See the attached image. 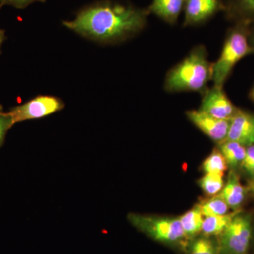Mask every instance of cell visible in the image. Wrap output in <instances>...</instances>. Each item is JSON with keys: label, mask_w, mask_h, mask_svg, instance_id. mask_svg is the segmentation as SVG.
<instances>
[{"label": "cell", "mask_w": 254, "mask_h": 254, "mask_svg": "<svg viewBox=\"0 0 254 254\" xmlns=\"http://www.w3.org/2000/svg\"><path fill=\"white\" fill-rule=\"evenodd\" d=\"M148 9L113 0H100L77 11L63 24L78 35L100 44L124 43L139 34L146 26Z\"/></svg>", "instance_id": "obj_1"}, {"label": "cell", "mask_w": 254, "mask_h": 254, "mask_svg": "<svg viewBox=\"0 0 254 254\" xmlns=\"http://www.w3.org/2000/svg\"><path fill=\"white\" fill-rule=\"evenodd\" d=\"M213 64L208 60V52L203 45L194 47L190 53L165 76L164 89L168 93L193 92L200 95L212 81Z\"/></svg>", "instance_id": "obj_2"}, {"label": "cell", "mask_w": 254, "mask_h": 254, "mask_svg": "<svg viewBox=\"0 0 254 254\" xmlns=\"http://www.w3.org/2000/svg\"><path fill=\"white\" fill-rule=\"evenodd\" d=\"M250 24L245 21L236 22L227 32L220 56L213 64V86L223 87L237 64L254 54L250 43Z\"/></svg>", "instance_id": "obj_3"}, {"label": "cell", "mask_w": 254, "mask_h": 254, "mask_svg": "<svg viewBox=\"0 0 254 254\" xmlns=\"http://www.w3.org/2000/svg\"><path fill=\"white\" fill-rule=\"evenodd\" d=\"M128 220L139 231L159 242L175 243L186 237L179 218L131 213Z\"/></svg>", "instance_id": "obj_4"}, {"label": "cell", "mask_w": 254, "mask_h": 254, "mask_svg": "<svg viewBox=\"0 0 254 254\" xmlns=\"http://www.w3.org/2000/svg\"><path fill=\"white\" fill-rule=\"evenodd\" d=\"M252 235V225L248 214L237 213L220 235L222 254H247Z\"/></svg>", "instance_id": "obj_5"}, {"label": "cell", "mask_w": 254, "mask_h": 254, "mask_svg": "<svg viewBox=\"0 0 254 254\" xmlns=\"http://www.w3.org/2000/svg\"><path fill=\"white\" fill-rule=\"evenodd\" d=\"M65 105L59 98L50 95H38L22 105L10 109L9 113L13 124L26 120L41 119L58 113L64 108Z\"/></svg>", "instance_id": "obj_6"}, {"label": "cell", "mask_w": 254, "mask_h": 254, "mask_svg": "<svg viewBox=\"0 0 254 254\" xmlns=\"http://www.w3.org/2000/svg\"><path fill=\"white\" fill-rule=\"evenodd\" d=\"M202 95L200 110L222 120H231L238 108L228 98L223 87L213 86Z\"/></svg>", "instance_id": "obj_7"}, {"label": "cell", "mask_w": 254, "mask_h": 254, "mask_svg": "<svg viewBox=\"0 0 254 254\" xmlns=\"http://www.w3.org/2000/svg\"><path fill=\"white\" fill-rule=\"evenodd\" d=\"M187 116L190 123L218 144L227 139L230 120L214 118L200 110L187 112Z\"/></svg>", "instance_id": "obj_8"}, {"label": "cell", "mask_w": 254, "mask_h": 254, "mask_svg": "<svg viewBox=\"0 0 254 254\" xmlns=\"http://www.w3.org/2000/svg\"><path fill=\"white\" fill-rule=\"evenodd\" d=\"M225 9L222 0H187L185 4L184 26L203 24L219 11Z\"/></svg>", "instance_id": "obj_9"}, {"label": "cell", "mask_w": 254, "mask_h": 254, "mask_svg": "<svg viewBox=\"0 0 254 254\" xmlns=\"http://www.w3.org/2000/svg\"><path fill=\"white\" fill-rule=\"evenodd\" d=\"M245 147L254 145V114L238 109L230 120L227 139Z\"/></svg>", "instance_id": "obj_10"}, {"label": "cell", "mask_w": 254, "mask_h": 254, "mask_svg": "<svg viewBox=\"0 0 254 254\" xmlns=\"http://www.w3.org/2000/svg\"><path fill=\"white\" fill-rule=\"evenodd\" d=\"M187 0H153L147 8L148 12L154 14L168 24H175L185 9Z\"/></svg>", "instance_id": "obj_11"}, {"label": "cell", "mask_w": 254, "mask_h": 254, "mask_svg": "<svg viewBox=\"0 0 254 254\" xmlns=\"http://www.w3.org/2000/svg\"><path fill=\"white\" fill-rule=\"evenodd\" d=\"M246 194L247 190L234 172L230 173L226 185H224L219 193L229 207L232 208H239L245 200Z\"/></svg>", "instance_id": "obj_12"}, {"label": "cell", "mask_w": 254, "mask_h": 254, "mask_svg": "<svg viewBox=\"0 0 254 254\" xmlns=\"http://www.w3.org/2000/svg\"><path fill=\"white\" fill-rule=\"evenodd\" d=\"M225 11L235 22H254V0H228Z\"/></svg>", "instance_id": "obj_13"}, {"label": "cell", "mask_w": 254, "mask_h": 254, "mask_svg": "<svg viewBox=\"0 0 254 254\" xmlns=\"http://www.w3.org/2000/svg\"><path fill=\"white\" fill-rule=\"evenodd\" d=\"M218 145V149L223 155L228 166L235 168L241 165L245 158L247 147L230 140H225Z\"/></svg>", "instance_id": "obj_14"}, {"label": "cell", "mask_w": 254, "mask_h": 254, "mask_svg": "<svg viewBox=\"0 0 254 254\" xmlns=\"http://www.w3.org/2000/svg\"><path fill=\"white\" fill-rule=\"evenodd\" d=\"M185 236L193 237L201 232L204 216L197 205L182 215L180 218Z\"/></svg>", "instance_id": "obj_15"}, {"label": "cell", "mask_w": 254, "mask_h": 254, "mask_svg": "<svg viewBox=\"0 0 254 254\" xmlns=\"http://www.w3.org/2000/svg\"><path fill=\"white\" fill-rule=\"evenodd\" d=\"M237 213H238L204 217L201 232H203L205 236H217L221 235Z\"/></svg>", "instance_id": "obj_16"}, {"label": "cell", "mask_w": 254, "mask_h": 254, "mask_svg": "<svg viewBox=\"0 0 254 254\" xmlns=\"http://www.w3.org/2000/svg\"><path fill=\"white\" fill-rule=\"evenodd\" d=\"M203 216H215V215H225L228 213L229 205L220 195H215L198 204Z\"/></svg>", "instance_id": "obj_17"}, {"label": "cell", "mask_w": 254, "mask_h": 254, "mask_svg": "<svg viewBox=\"0 0 254 254\" xmlns=\"http://www.w3.org/2000/svg\"><path fill=\"white\" fill-rule=\"evenodd\" d=\"M227 167L228 165L226 160L218 148H214L203 163V168L205 173H218L223 175L224 172L227 170Z\"/></svg>", "instance_id": "obj_18"}, {"label": "cell", "mask_w": 254, "mask_h": 254, "mask_svg": "<svg viewBox=\"0 0 254 254\" xmlns=\"http://www.w3.org/2000/svg\"><path fill=\"white\" fill-rule=\"evenodd\" d=\"M200 188L208 195H215L221 191L224 187L223 175L205 173L198 182Z\"/></svg>", "instance_id": "obj_19"}, {"label": "cell", "mask_w": 254, "mask_h": 254, "mask_svg": "<svg viewBox=\"0 0 254 254\" xmlns=\"http://www.w3.org/2000/svg\"><path fill=\"white\" fill-rule=\"evenodd\" d=\"M216 249L211 240L201 237L195 240L190 247V254H215Z\"/></svg>", "instance_id": "obj_20"}, {"label": "cell", "mask_w": 254, "mask_h": 254, "mask_svg": "<svg viewBox=\"0 0 254 254\" xmlns=\"http://www.w3.org/2000/svg\"><path fill=\"white\" fill-rule=\"evenodd\" d=\"M13 126L12 119L9 113L0 112V148L4 144L6 133Z\"/></svg>", "instance_id": "obj_21"}, {"label": "cell", "mask_w": 254, "mask_h": 254, "mask_svg": "<svg viewBox=\"0 0 254 254\" xmlns=\"http://www.w3.org/2000/svg\"><path fill=\"white\" fill-rule=\"evenodd\" d=\"M241 166L250 176L254 178V145L247 147L245 158Z\"/></svg>", "instance_id": "obj_22"}, {"label": "cell", "mask_w": 254, "mask_h": 254, "mask_svg": "<svg viewBox=\"0 0 254 254\" xmlns=\"http://www.w3.org/2000/svg\"><path fill=\"white\" fill-rule=\"evenodd\" d=\"M46 0H0V6L9 5L18 9H23L35 2H45Z\"/></svg>", "instance_id": "obj_23"}, {"label": "cell", "mask_w": 254, "mask_h": 254, "mask_svg": "<svg viewBox=\"0 0 254 254\" xmlns=\"http://www.w3.org/2000/svg\"><path fill=\"white\" fill-rule=\"evenodd\" d=\"M250 43L254 53V22L251 23L250 28Z\"/></svg>", "instance_id": "obj_24"}, {"label": "cell", "mask_w": 254, "mask_h": 254, "mask_svg": "<svg viewBox=\"0 0 254 254\" xmlns=\"http://www.w3.org/2000/svg\"><path fill=\"white\" fill-rule=\"evenodd\" d=\"M1 6H0V9H1ZM6 39V36H5V31L4 30L1 29L0 28V55H1V46H2L3 43Z\"/></svg>", "instance_id": "obj_25"}, {"label": "cell", "mask_w": 254, "mask_h": 254, "mask_svg": "<svg viewBox=\"0 0 254 254\" xmlns=\"http://www.w3.org/2000/svg\"><path fill=\"white\" fill-rule=\"evenodd\" d=\"M250 98L254 103V86L253 88H252V91H251Z\"/></svg>", "instance_id": "obj_26"}, {"label": "cell", "mask_w": 254, "mask_h": 254, "mask_svg": "<svg viewBox=\"0 0 254 254\" xmlns=\"http://www.w3.org/2000/svg\"><path fill=\"white\" fill-rule=\"evenodd\" d=\"M250 190L252 192V193L254 194V178L253 181L252 182L250 185Z\"/></svg>", "instance_id": "obj_27"}, {"label": "cell", "mask_w": 254, "mask_h": 254, "mask_svg": "<svg viewBox=\"0 0 254 254\" xmlns=\"http://www.w3.org/2000/svg\"><path fill=\"white\" fill-rule=\"evenodd\" d=\"M3 108L1 105H0V112H2Z\"/></svg>", "instance_id": "obj_28"}]
</instances>
